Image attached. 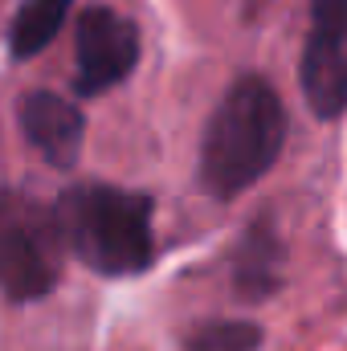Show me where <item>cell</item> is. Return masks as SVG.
I'll return each mask as SVG.
<instances>
[{"label":"cell","mask_w":347,"mask_h":351,"mask_svg":"<svg viewBox=\"0 0 347 351\" xmlns=\"http://www.w3.org/2000/svg\"><path fill=\"white\" fill-rule=\"evenodd\" d=\"M233 290L241 302H265L282 290V265H286V250L282 237L270 221V213L254 217L246 225V233L233 245Z\"/></svg>","instance_id":"52a82bcc"},{"label":"cell","mask_w":347,"mask_h":351,"mask_svg":"<svg viewBox=\"0 0 347 351\" xmlns=\"http://www.w3.org/2000/svg\"><path fill=\"white\" fill-rule=\"evenodd\" d=\"M156 200L115 184H78L58 204L62 241L102 278H135L156 262L152 241Z\"/></svg>","instance_id":"7a4b0ae2"},{"label":"cell","mask_w":347,"mask_h":351,"mask_svg":"<svg viewBox=\"0 0 347 351\" xmlns=\"http://www.w3.org/2000/svg\"><path fill=\"white\" fill-rule=\"evenodd\" d=\"M16 119H21V131L25 139L53 164V168H74L78 152H82V135H86V119L82 110L53 94V90H33L21 98L16 106Z\"/></svg>","instance_id":"8992f818"},{"label":"cell","mask_w":347,"mask_h":351,"mask_svg":"<svg viewBox=\"0 0 347 351\" xmlns=\"http://www.w3.org/2000/svg\"><path fill=\"white\" fill-rule=\"evenodd\" d=\"M261 327L246 319H208L184 335V351H258Z\"/></svg>","instance_id":"9c48e42d"},{"label":"cell","mask_w":347,"mask_h":351,"mask_svg":"<svg viewBox=\"0 0 347 351\" xmlns=\"http://www.w3.org/2000/svg\"><path fill=\"white\" fill-rule=\"evenodd\" d=\"M286 147V106L261 74H241L221 94L200 139V188L217 200L241 196Z\"/></svg>","instance_id":"6da1fadb"},{"label":"cell","mask_w":347,"mask_h":351,"mask_svg":"<svg viewBox=\"0 0 347 351\" xmlns=\"http://www.w3.org/2000/svg\"><path fill=\"white\" fill-rule=\"evenodd\" d=\"M62 229L29 192L0 188V290L12 302L45 298L62 278Z\"/></svg>","instance_id":"3957f363"},{"label":"cell","mask_w":347,"mask_h":351,"mask_svg":"<svg viewBox=\"0 0 347 351\" xmlns=\"http://www.w3.org/2000/svg\"><path fill=\"white\" fill-rule=\"evenodd\" d=\"M78 70H74V94L98 98L110 86L127 82L139 62V29L131 16L94 4L78 16Z\"/></svg>","instance_id":"5b68a950"},{"label":"cell","mask_w":347,"mask_h":351,"mask_svg":"<svg viewBox=\"0 0 347 351\" xmlns=\"http://www.w3.org/2000/svg\"><path fill=\"white\" fill-rule=\"evenodd\" d=\"M302 94L315 119L335 123L347 106V0H311V29L302 45Z\"/></svg>","instance_id":"277c9868"},{"label":"cell","mask_w":347,"mask_h":351,"mask_svg":"<svg viewBox=\"0 0 347 351\" xmlns=\"http://www.w3.org/2000/svg\"><path fill=\"white\" fill-rule=\"evenodd\" d=\"M70 8H74V0H25L8 25V53L16 62L37 58L58 37V29L66 25Z\"/></svg>","instance_id":"ba28073f"}]
</instances>
